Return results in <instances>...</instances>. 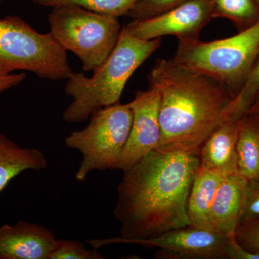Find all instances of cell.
I'll list each match as a JSON object with an SVG mask.
<instances>
[{
	"label": "cell",
	"mask_w": 259,
	"mask_h": 259,
	"mask_svg": "<svg viewBox=\"0 0 259 259\" xmlns=\"http://www.w3.org/2000/svg\"><path fill=\"white\" fill-rule=\"evenodd\" d=\"M233 237L190 225L134 244L158 248L155 258L159 259H225Z\"/></svg>",
	"instance_id": "10"
},
{
	"label": "cell",
	"mask_w": 259,
	"mask_h": 259,
	"mask_svg": "<svg viewBox=\"0 0 259 259\" xmlns=\"http://www.w3.org/2000/svg\"><path fill=\"white\" fill-rule=\"evenodd\" d=\"M199 163V153L156 148L124 172L114 209L121 236L110 244H134L190 226L187 203Z\"/></svg>",
	"instance_id": "1"
},
{
	"label": "cell",
	"mask_w": 259,
	"mask_h": 259,
	"mask_svg": "<svg viewBox=\"0 0 259 259\" xmlns=\"http://www.w3.org/2000/svg\"><path fill=\"white\" fill-rule=\"evenodd\" d=\"M235 238L247 250L259 253V219L240 224Z\"/></svg>",
	"instance_id": "23"
},
{
	"label": "cell",
	"mask_w": 259,
	"mask_h": 259,
	"mask_svg": "<svg viewBox=\"0 0 259 259\" xmlns=\"http://www.w3.org/2000/svg\"><path fill=\"white\" fill-rule=\"evenodd\" d=\"M30 71L41 79H68L74 74L66 51L50 32L36 31L23 19H0V76Z\"/></svg>",
	"instance_id": "5"
},
{
	"label": "cell",
	"mask_w": 259,
	"mask_h": 259,
	"mask_svg": "<svg viewBox=\"0 0 259 259\" xmlns=\"http://www.w3.org/2000/svg\"><path fill=\"white\" fill-rule=\"evenodd\" d=\"M258 99H259V96H258V98H257V100H258Z\"/></svg>",
	"instance_id": "30"
},
{
	"label": "cell",
	"mask_w": 259,
	"mask_h": 259,
	"mask_svg": "<svg viewBox=\"0 0 259 259\" xmlns=\"http://www.w3.org/2000/svg\"><path fill=\"white\" fill-rule=\"evenodd\" d=\"M191 0H140L130 12L134 20H143L161 15Z\"/></svg>",
	"instance_id": "21"
},
{
	"label": "cell",
	"mask_w": 259,
	"mask_h": 259,
	"mask_svg": "<svg viewBox=\"0 0 259 259\" xmlns=\"http://www.w3.org/2000/svg\"><path fill=\"white\" fill-rule=\"evenodd\" d=\"M98 250L87 249L83 243L74 240L56 238L49 259H103Z\"/></svg>",
	"instance_id": "20"
},
{
	"label": "cell",
	"mask_w": 259,
	"mask_h": 259,
	"mask_svg": "<svg viewBox=\"0 0 259 259\" xmlns=\"http://www.w3.org/2000/svg\"><path fill=\"white\" fill-rule=\"evenodd\" d=\"M258 53L259 20L234 36L222 40L179 41L172 59L222 83L234 97L249 74Z\"/></svg>",
	"instance_id": "4"
},
{
	"label": "cell",
	"mask_w": 259,
	"mask_h": 259,
	"mask_svg": "<svg viewBox=\"0 0 259 259\" xmlns=\"http://www.w3.org/2000/svg\"><path fill=\"white\" fill-rule=\"evenodd\" d=\"M255 3H256V4L258 5V8H259V0H255Z\"/></svg>",
	"instance_id": "28"
},
{
	"label": "cell",
	"mask_w": 259,
	"mask_h": 259,
	"mask_svg": "<svg viewBox=\"0 0 259 259\" xmlns=\"http://www.w3.org/2000/svg\"><path fill=\"white\" fill-rule=\"evenodd\" d=\"M227 175L218 171L201 169L196 174L187 203L190 226L212 230L210 211L220 186Z\"/></svg>",
	"instance_id": "14"
},
{
	"label": "cell",
	"mask_w": 259,
	"mask_h": 259,
	"mask_svg": "<svg viewBox=\"0 0 259 259\" xmlns=\"http://www.w3.org/2000/svg\"><path fill=\"white\" fill-rule=\"evenodd\" d=\"M252 115V117H253V120H254L259 131V112L258 113L252 114V115Z\"/></svg>",
	"instance_id": "27"
},
{
	"label": "cell",
	"mask_w": 259,
	"mask_h": 259,
	"mask_svg": "<svg viewBox=\"0 0 259 259\" xmlns=\"http://www.w3.org/2000/svg\"><path fill=\"white\" fill-rule=\"evenodd\" d=\"M212 19V0H191L157 16L125 25L132 36L144 40L175 36L179 41L199 39Z\"/></svg>",
	"instance_id": "8"
},
{
	"label": "cell",
	"mask_w": 259,
	"mask_h": 259,
	"mask_svg": "<svg viewBox=\"0 0 259 259\" xmlns=\"http://www.w3.org/2000/svg\"><path fill=\"white\" fill-rule=\"evenodd\" d=\"M238 174L247 180L259 178V131L253 117L242 120L236 144Z\"/></svg>",
	"instance_id": "16"
},
{
	"label": "cell",
	"mask_w": 259,
	"mask_h": 259,
	"mask_svg": "<svg viewBox=\"0 0 259 259\" xmlns=\"http://www.w3.org/2000/svg\"><path fill=\"white\" fill-rule=\"evenodd\" d=\"M132 121L129 103H117L95 112L84 128L65 138L68 148L82 155L76 180L82 182L94 171L113 170L128 139Z\"/></svg>",
	"instance_id": "7"
},
{
	"label": "cell",
	"mask_w": 259,
	"mask_h": 259,
	"mask_svg": "<svg viewBox=\"0 0 259 259\" xmlns=\"http://www.w3.org/2000/svg\"><path fill=\"white\" fill-rule=\"evenodd\" d=\"M149 86L161 95V140L157 148H178L199 153L211 133L226 119L233 95L206 76L159 59L148 75Z\"/></svg>",
	"instance_id": "2"
},
{
	"label": "cell",
	"mask_w": 259,
	"mask_h": 259,
	"mask_svg": "<svg viewBox=\"0 0 259 259\" xmlns=\"http://www.w3.org/2000/svg\"><path fill=\"white\" fill-rule=\"evenodd\" d=\"M242 120L226 119L211 133L199 151V168L227 175L238 173L236 144Z\"/></svg>",
	"instance_id": "12"
},
{
	"label": "cell",
	"mask_w": 259,
	"mask_h": 259,
	"mask_svg": "<svg viewBox=\"0 0 259 259\" xmlns=\"http://www.w3.org/2000/svg\"><path fill=\"white\" fill-rule=\"evenodd\" d=\"M258 219L259 178H256L247 180L240 224Z\"/></svg>",
	"instance_id": "22"
},
{
	"label": "cell",
	"mask_w": 259,
	"mask_h": 259,
	"mask_svg": "<svg viewBox=\"0 0 259 259\" xmlns=\"http://www.w3.org/2000/svg\"><path fill=\"white\" fill-rule=\"evenodd\" d=\"M56 238L47 227L19 221L0 226V259H49Z\"/></svg>",
	"instance_id": "11"
},
{
	"label": "cell",
	"mask_w": 259,
	"mask_h": 259,
	"mask_svg": "<svg viewBox=\"0 0 259 259\" xmlns=\"http://www.w3.org/2000/svg\"><path fill=\"white\" fill-rule=\"evenodd\" d=\"M129 105L133 112L131 132L113 168L123 172L156 149L161 134L159 120L161 95L157 88L149 86L146 90L137 92Z\"/></svg>",
	"instance_id": "9"
},
{
	"label": "cell",
	"mask_w": 259,
	"mask_h": 259,
	"mask_svg": "<svg viewBox=\"0 0 259 259\" xmlns=\"http://www.w3.org/2000/svg\"><path fill=\"white\" fill-rule=\"evenodd\" d=\"M47 166V158L41 151L22 147L6 135L0 134V192L20 174L41 171Z\"/></svg>",
	"instance_id": "15"
},
{
	"label": "cell",
	"mask_w": 259,
	"mask_h": 259,
	"mask_svg": "<svg viewBox=\"0 0 259 259\" xmlns=\"http://www.w3.org/2000/svg\"><path fill=\"white\" fill-rule=\"evenodd\" d=\"M259 112V99L255 101L254 105L251 107L248 115H252V114L258 113Z\"/></svg>",
	"instance_id": "26"
},
{
	"label": "cell",
	"mask_w": 259,
	"mask_h": 259,
	"mask_svg": "<svg viewBox=\"0 0 259 259\" xmlns=\"http://www.w3.org/2000/svg\"><path fill=\"white\" fill-rule=\"evenodd\" d=\"M161 44V38L144 40L132 36L125 26L115 47L92 77L74 73L67 79L65 93L73 101L63 113L69 123H80L95 112L118 103L126 83L138 68Z\"/></svg>",
	"instance_id": "3"
},
{
	"label": "cell",
	"mask_w": 259,
	"mask_h": 259,
	"mask_svg": "<svg viewBox=\"0 0 259 259\" xmlns=\"http://www.w3.org/2000/svg\"><path fill=\"white\" fill-rule=\"evenodd\" d=\"M48 21L53 36L65 50L72 51L81 59L86 72L106 60L122 30L117 18L76 5L54 7Z\"/></svg>",
	"instance_id": "6"
},
{
	"label": "cell",
	"mask_w": 259,
	"mask_h": 259,
	"mask_svg": "<svg viewBox=\"0 0 259 259\" xmlns=\"http://www.w3.org/2000/svg\"><path fill=\"white\" fill-rule=\"evenodd\" d=\"M247 180L240 174L225 177L218 189L210 211L214 231L235 236L240 224Z\"/></svg>",
	"instance_id": "13"
},
{
	"label": "cell",
	"mask_w": 259,
	"mask_h": 259,
	"mask_svg": "<svg viewBox=\"0 0 259 259\" xmlns=\"http://www.w3.org/2000/svg\"><path fill=\"white\" fill-rule=\"evenodd\" d=\"M34 4L54 8L58 5H76L85 9L110 16H124L129 14L140 0H31Z\"/></svg>",
	"instance_id": "19"
},
{
	"label": "cell",
	"mask_w": 259,
	"mask_h": 259,
	"mask_svg": "<svg viewBox=\"0 0 259 259\" xmlns=\"http://www.w3.org/2000/svg\"><path fill=\"white\" fill-rule=\"evenodd\" d=\"M259 96V53L244 83L227 107L226 119L241 120L248 115Z\"/></svg>",
	"instance_id": "18"
},
{
	"label": "cell",
	"mask_w": 259,
	"mask_h": 259,
	"mask_svg": "<svg viewBox=\"0 0 259 259\" xmlns=\"http://www.w3.org/2000/svg\"><path fill=\"white\" fill-rule=\"evenodd\" d=\"M212 19L226 18L242 30L259 20V8L255 0H212Z\"/></svg>",
	"instance_id": "17"
},
{
	"label": "cell",
	"mask_w": 259,
	"mask_h": 259,
	"mask_svg": "<svg viewBox=\"0 0 259 259\" xmlns=\"http://www.w3.org/2000/svg\"><path fill=\"white\" fill-rule=\"evenodd\" d=\"M2 0H0V4H1Z\"/></svg>",
	"instance_id": "29"
},
{
	"label": "cell",
	"mask_w": 259,
	"mask_h": 259,
	"mask_svg": "<svg viewBox=\"0 0 259 259\" xmlns=\"http://www.w3.org/2000/svg\"><path fill=\"white\" fill-rule=\"evenodd\" d=\"M25 78L26 74L25 73L2 75L0 76V93L18 86L23 82Z\"/></svg>",
	"instance_id": "25"
},
{
	"label": "cell",
	"mask_w": 259,
	"mask_h": 259,
	"mask_svg": "<svg viewBox=\"0 0 259 259\" xmlns=\"http://www.w3.org/2000/svg\"><path fill=\"white\" fill-rule=\"evenodd\" d=\"M225 259H259V253L247 250L233 237L227 246Z\"/></svg>",
	"instance_id": "24"
}]
</instances>
